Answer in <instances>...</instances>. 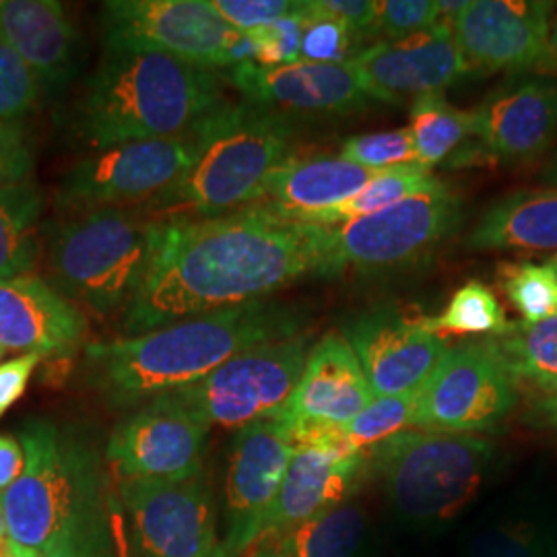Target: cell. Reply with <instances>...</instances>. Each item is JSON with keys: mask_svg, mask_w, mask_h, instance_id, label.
Listing matches in <instances>:
<instances>
[{"mask_svg": "<svg viewBox=\"0 0 557 557\" xmlns=\"http://www.w3.org/2000/svg\"><path fill=\"white\" fill-rule=\"evenodd\" d=\"M199 158L149 200L168 218H220L259 202L269 176L289 158L294 124L255 103H223L197 126Z\"/></svg>", "mask_w": 557, "mask_h": 557, "instance_id": "5", "label": "cell"}, {"mask_svg": "<svg viewBox=\"0 0 557 557\" xmlns=\"http://www.w3.org/2000/svg\"><path fill=\"white\" fill-rule=\"evenodd\" d=\"M341 158L368 170H388L418 163L409 128L349 137L341 145Z\"/></svg>", "mask_w": 557, "mask_h": 557, "instance_id": "38", "label": "cell"}, {"mask_svg": "<svg viewBox=\"0 0 557 557\" xmlns=\"http://www.w3.org/2000/svg\"><path fill=\"white\" fill-rule=\"evenodd\" d=\"M298 326L289 310L257 299L139 337L89 343L83 349V376L110 409L135 411L207 379L244 349L298 335Z\"/></svg>", "mask_w": 557, "mask_h": 557, "instance_id": "2", "label": "cell"}, {"mask_svg": "<svg viewBox=\"0 0 557 557\" xmlns=\"http://www.w3.org/2000/svg\"><path fill=\"white\" fill-rule=\"evenodd\" d=\"M436 184H440V180L432 174V170H428L419 163L380 170L379 174L370 180L356 197L341 202L329 211L314 213V215H308L299 221L335 227V225H343L347 221L379 213L382 209L393 207L400 200L409 199L428 188H434Z\"/></svg>", "mask_w": 557, "mask_h": 557, "instance_id": "31", "label": "cell"}, {"mask_svg": "<svg viewBox=\"0 0 557 557\" xmlns=\"http://www.w3.org/2000/svg\"><path fill=\"white\" fill-rule=\"evenodd\" d=\"M326 225L294 220L262 202L220 218L158 221L145 278L122 312V331L139 337L264 299L306 275H326Z\"/></svg>", "mask_w": 557, "mask_h": 557, "instance_id": "1", "label": "cell"}, {"mask_svg": "<svg viewBox=\"0 0 557 557\" xmlns=\"http://www.w3.org/2000/svg\"><path fill=\"white\" fill-rule=\"evenodd\" d=\"M419 391L397 397H374L361 413L343 428L347 444L363 453L366 448H374L407 428H413Z\"/></svg>", "mask_w": 557, "mask_h": 557, "instance_id": "34", "label": "cell"}, {"mask_svg": "<svg viewBox=\"0 0 557 557\" xmlns=\"http://www.w3.org/2000/svg\"><path fill=\"white\" fill-rule=\"evenodd\" d=\"M135 557H209L218 549L215 504L202 473L182 481L120 479Z\"/></svg>", "mask_w": 557, "mask_h": 557, "instance_id": "13", "label": "cell"}, {"mask_svg": "<svg viewBox=\"0 0 557 557\" xmlns=\"http://www.w3.org/2000/svg\"><path fill=\"white\" fill-rule=\"evenodd\" d=\"M0 32L34 71L41 96H57L75 79L81 36L62 2L0 0Z\"/></svg>", "mask_w": 557, "mask_h": 557, "instance_id": "23", "label": "cell"}, {"mask_svg": "<svg viewBox=\"0 0 557 557\" xmlns=\"http://www.w3.org/2000/svg\"><path fill=\"white\" fill-rule=\"evenodd\" d=\"M230 79L244 101L278 114H349L370 100L351 60L335 64L296 62L283 66L246 62L232 69Z\"/></svg>", "mask_w": 557, "mask_h": 557, "instance_id": "20", "label": "cell"}, {"mask_svg": "<svg viewBox=\"0 0 557 557\" xmlns=\"http://www.w3.org/2000/svg\"><path fill=\"white\" fill-rule=\"evenodd\" d=\"M209 425L172 395L131 411L112 430L103 457L120 479L182 481L202 473Z\"/></svg>", "mask_w": 557, "mask_h": 557, "instance_id": "14", "label": "cell"}, {"mask_svg": "<svg viewBox=\"0 0 557 557\" xmlns=\"http://www.w3.org/2000/svg\"><path fill=\"white\" fill-rule=\"evenodd\" d=\"M549 264H552V267H554V269H556V271H557V257H556V259L552 260V262H549Z\"/></svg>", "mask_w": 557, "mask_h": 557, "instance_id": "55", "label": "cell"}, {"mask_svg": "<svg viewBox=\"0 0 557 557\" xmlns=\"http://www.w3.org/2000/svg\"><path fill=\"white\" fill-rule=\"evenodd\" d=\"M541 178L545 180L549 186H557V156L554 158V161L543 170V176Z\"/></svg>", "mask_w": 557, "mask_h": 557, "instance_id": "52", "label": "cell"}, {"mask_svg": "<svg viewBox=\"0 0 557 557\" xmlns=\"http://www.w3.org/2000/svg\"><path fill=\"white\" fill-rule=\"evenodd\" d=\"M220 79L209 69L147 50H106L71 110L81 147L106 151L137 140L193 133L221 108Z\"/></svg>", "mask_w": 557, "mask_h": 557, "instance_id": "3", "label": "cell"}, {"mask_svg": "<svg viewBox=\"0 0 557 557\" xmlns=\"http://www.w3.org/2000/svg\"><path fill=\"white\" fill-rule=\"evenodd\" d=\"M478 250H556L557 186L496 200L467 239Z\"/></svg>", "mask_w": 557, "mask_h": 557, "instance_id": "26", "label": "cell"}, {"mask_svg": "<svg viewBox=\"0 0 557 557\" xmlns=\"http://www.w3.org/2000/svg\"><path fill=\"white\" fill-rule=\"evenodd\" d=\"M294 453L296 442L278 419H260L239 428L225 481L223 549L230 556H239L259 543Z\"/></svg>", "mask_w": 557, "mask_h": 557, "instance_id": "16", "label": "cell"}, {"mask_svg": "<svg viewBox=\"0 0 557 557\" xmlns=\"http://www.w3.org/2000/svg\"><path fill=\"white\" fill-rule=\"evenodd\" d=\"M460 213V197L440 182L379 213L329 227L326 275L416 264L457 230Z\"/></svg>", "mask_w": 557, "mask_h": 557, "instance_id": "8", "label": "cell"}, {"mask_svg": "<svg viewBox=\"0 0 557 557\" xmlns=\"http://www.w3.org/2000/svg\"><path fill=\"white\" fill-rule=\"evenodd\" d=\"M2 356H4V349H2V347H0V359H2Z\"/></svg>", "mask_w": 557, "mask_h": 557, "instance_id": "56", "label": "cell"}, {"mask_svg": "<svg viewBox=\"0 0 557 557\" xmlns=\"http://www.w3.org/2000/svg\"><path fill=\"white\" fill-rule=\"evenodd\" d=\"M379 172L341 156L287 158L267 180L259 202L294 220H304L356 197Z\"/></svg>", "mask_w": 557, "mask_h": 557, "instance_id": "25", "label": "cell"}, {"mask_svg": "<svg viewBox=\"0 0 557 557\" xmlns=\"http://www.w3.org/2000/svg\"><path fill=\"white\" fill-rule=\"evenodd\" d=\"M356 40L358 36L351 27L326 11L320 0L304 2L299 62H347V59L351 60V46Z\"/></svg>", "mask_w": 557, "mask_h": 557, "instance_id": "35", "label": "cell"}, {"mask_svg": "<svg viewBox=\"0 0 557 557\" xmlns=\"http://www.w3.org/2000/svg\"><path fill=\"white\" fill-rule=\"evenodd\" d=\"M409 133L418 151V163L432 170L475 137L473 112H462L442 94L421 96L411 106Z\"/></svg>", "mask_w": 557, "mask_h": 557, "instance_id": "29", "label": "cell"}, {"mask_svg": "<svg viewBox=\"0 0 557 557\" xmlns=\"http://www.w3.org/2000/svg\"><path fill=\"white\" fill-rule=\"evenodd\" d=\"M535 411H537L539 419L557 430V382L537 388V400H535Z\"/></svg>", "mask_w": 557, "mask_h": 557, "instance_id": "48", "label": "cell"}, {"mask_svg": "<svg viewBox=\"0 0 557 557\" xmlns=\"http://www.w3.org/2000/svg\"><path fill=\"white\" fill-rule=\"evenodd\" d=\"M517 380L485 338L450 347L421 386L413 428L471 436L498 428L517 407Z\"/></svg>", "mask_w": 557, "mask_h": 557, "instance_id": "12", "label": "cell"}, {"mask_svg": "<svg viewBox=\"0 0 557 557\" xmlns=\"http://www.w3.org/2000/svg\"><path fill=\"white\" fill-rule=\"evenodd\" d=\"M7 541H9V529H7V520H4L2 508H0V545Z\"/></svg>", "mask_w": 557, "mask_h": 557, "instance_id": "53", "label": "cell"}, {"mask_svg": "<svg viewBox=\"0 0 557 557\" xmlns=\"http://www.w3.org/2000/svg\"><path fill=\"white\" fill-rule=\"evenodd\" d=\"M502 287L522 322H541L557 314V271L552 264L510 262L499 267Z\"/></svg>", "mask_w": 557, "mask_h": 557, "instance_id": "33", "label": "cell"}, {"mask_svg": "<svg viewBox=\"0 0 557 557\" xmlns=\"http://www.w3.org/2000/svg\"><path fill=\"white\" fill-rule=\"evenodd\" d=\"M345 338L356 351L374 397L419 391L450 349L423 319H409L393 308H379L351 320Z\"/></svg>", "mask_w": 557, "mask_h": 557, "instance_id": "17", "label": "cell"}, {"mask_svg": "<svg viewBox=\"0 0 557 557\" xmlns=\"http://www.w3.org/2000/svg\"><path fill=\"white\" fill-rule=\"evenodd\" d=\"M499 358L515 380L531 384L535 391L557 382V314L541 322H520L490 337Z\"/></svg>", "mask_w": 557, "mask_h": 557, "instance_id": "30", "label": "cell"}, {"mask_svg": "<svg viewBox=\"0 0 557 557\" xmlns=\"http://www.w3.org/2000/svg\"><path fill=\"white\" fill-rule=\"evenodd\" d=\"M34 147L23 122H0V188L32 180Z\"/></svg>", "mask_w": 557, "mask_h": 557, "instance_id": "42", "label": "cell"}, {"mask_svg": "<svg viewBox=\"0 0 557 557\" xmlns=\"http://www.w3.org/2000/svg\"><path fill=\"white\" fill-rule=\"evenodd\" d=\"M363 465V453L354 448H296L260 539L281 537L322 510L345 502Z\"/></svg>", "mask_w": 557, "mask_h": 557, "instance_id": "24", "label": "cell"}, {"mask_svg": "<svg viewBox=\"0 0 557 557\" xmlns=\"http://www.w3.org/2000/svg\"><path fill=\"white\" fill-rule=\"evenodd\" d=\"M301 9H304V2H299L298 9L289 15H285L283 20L248 32V36L252 38L255 46H257V64H260V66H283V64L299 62V54H301Z\"/></svg>", "mask_w": 557, "mask_h": 557, "instance_id": "40", "label": "cell"}, {"mask_svg": "<svg viewBox=\"0 0 557 557\" xmlns=\"http://www.w3.org/2000/svg\"><path fill=\"white\" fill-rule=\"evenodd\" d=\"M213 9L220 13L239 34H248L264 25L283 20L294 13L299 2L296 0H211Z\"/></svg>", "mask_w": 557, "mask_h": 557, "instance_id": "41", "label": "cell"}, {"mask_svg": "<svg viewBox=\"0 0 557 557\" xmlns=\"http://www.w3.org/2000/svg\"><path fill=\"white\" fill-rule=\"evenodd\" d=\"M197 128L174 139L137 140L77 161L60 180L54 205L66 215L156 199L199 158Z\"/></svg>", "mask_w": 557, "mask_h": 557, "instance_id": "11", "label": "cell"}, {"mask_svg": "<svg viewBox=\"0 0 557 557\" xmlns=\"http://www.w3.org/2000/svg\"><path fill=\"white\" fill-rule=\"evenodd\" d=\"M425 326L444 338L450 335L498 337L510 329V322L496 294L479 281H469L450 298L440 317L425 320Z\"/></svg>", "mask_w": 557, "mask_h": 557, "instance_id": "32", "label": "cell"}, {"mask_svg": "<svg viewBox=\"0 0 557 557\" xmlns=\"http://www.w3.org/2000/svg\"><path fill=\"white\" fill-rule=\"evenodd\" d=\"M106 50H147L200 69H232L242 34L211 0H110L101 4Z\"/></svg>", "mask_w": 557, "mask_h": 557, "instance_id": "10", "label": "cell"}, {"mask_svg": "<svg viewBox=\"0 0 557 557\" xmlns=\"http://www.w3.org/2000/svg\"><path fill=\"white\" fill-rule=\"evenodd\" d=\"M469 557H557V547L531 522H498L479 531Z\"/></svg>", "mask_w": 557, "mask_h": 557, "instance_id": "36", "label": "cell"}, {"mask_svg": "<svg viewBox=\"0 0 557 557\" xmlns=\"http://www.w3.org/2000/svg\"><path fill=\"white\" fill-rule=\"evenodd\" d=\"M87 320L59 289L34 275L0 278V347L41 356H79Z\"/></svg>", "mask_w": 557, "mask_h": 557, "instance_id": "22", "label": "cell"}, {"mask_svg": "<svg viewBox=\"0 0 557 557\" xmlns=\"http://www.w3.org/2000/svg\"><path fill=\"white\" fill-rule=\"evenodd\" d=\"M46 557H116L108 512L83 522Z\"/></svg>", "mask_w": 557, "mask_h": 557, "instance_id": "43", "label": "cell"}, {"mask_svg": "<svg viewBox=\"0 0 557 557\" xmlns=\"http://www.w3.org/2000/svg\"><path fill=\"white\" fill-rule=\"evenodd\" d=\"M554 13V2L543 0H467L450 27L471 73L547 71Z\"/></svg>", "mask_w": 557, "mask_h": 557, "instance_id": "15", "label": "cell"}, {"mask_svg": "<svg viewBox=\"0 0 557 557\" xmlns=\"http://www.w3.org/2000/svg\"><path fill=\"white\" fill-rule=\"evenodd\" d=\"M48 269L64 298L98 317L126 310L151 257L153 223L126 209H96L50 225Z\"/></svg>", "mask_w": 557, "mask_h": 557, "instance_id": "6", "label": "cell"}, {"mask_svg": "<svg viewBox=\"0 0 557 557\" xmlns=\"http://www.w3.org/2000/svg\"><path fill=\"white\" fill-rule=\"evenodd\" d=\"M320 4L345 21L358 38L372 36L376 29V2L372 0H320Z\"/></svg>", "mask_w": 557, "mask_h": 557, "instance_id": "45", "label": "cell"}, {"mask_svg": "<svg viewBox=\"0 0 557 557\" xmlns=\"http://www.w3.org/2000/svg\"><path fill=\"white\" fill-rule=\"evenodd\" d=\"M308 359L304 335L260 343L221 363L207 379L172 397L209 428H246L273 418L298 386Z\"/></svg>", "mask_w": 557, "mask_h": 557, "instance_id": "9", "label": "cell"}, {"mask_svg": "<svg viewBox=\"0 0 557 557\" xmlns=\"http://www.w3.org/2000/svg\"><path fill=\"white\" fill-rule=\"evenodd\" d=\"M351 64L368 98L384 103L442 94L471 73L450 21L405 40L379 41L354 54Z\"/></svg>", "mask_w": 557, "mask_h": 557, "instance_id": "18", "label": "cell"}, {"mask_svg": "<svg viewBox=\"0 0 557 557\" xmlns=\"http://www.w3.org/2000/svg\"><path fill=\"white\" fill-rule=\"evenodd\" d=\"M41 195L32 180L0 188V278L25 277L40 259Z\"/></svg>", "mask_w": 557, "mask_h": 557, "instance_id": "27", "label": "cell"}, {"mask_svg": "<svg viewBox=\"0 0 557 557\" xmlns=\"http://www.w3.org/2000/svg\"><path fill=\"white\" fill-rule=\"evenodd\" d=\"M372 400L374 393L356 351L343 335L329 333L308 354L294 395L273 418L296 436L345 428Z\"/></svg>", "mask_w": 557, "mask_h": 557, "instance_id": "19", "label": "cell"}, {"mask_svg": "<svg viewBox=\"0 0 557 557\" xmlns=\"http://www.w3.org/2000/svg\"><path fill=\"white\" fill-rule=\"evenodd\" d=\"M209 557H232L230 556V554H227V552H225V549H223V547H218V549H215V552H213V554H211V556Z\"/></svg>", "mask_w": 557, "mask_h": 557, "instance_id": "54", "label": "cell"}, {"mask_svg": "<svg viewBox=\"0 0 557 557\" xmlns=\"http://www.w3.org/2000/svg\"><path fill=\"white\" fill-rule=\"evenodd\" d=\"M25 467L0 496L9 539L46 557L83 522L108 512L98 440L81 425L25 419L17 430Z\"/></svg>", "mask_w": 557, "mask_h": 557, "instance_id": "4", "label": "cell"}, {"mask_svg": "<svg viewBox=\"0 0 557 557\" xmlns=\"http://www.w3.org/2000/svg\"><path fill=\"white\" fill-rule=\"evenodd\" d=\"M250 557H285L277 549V545L273 541H259V547L252 552Z\"/></svg>", "mask_w": 557, "mask_h": 557, "instance_id": "50", "label": "cell"}, {"mask_svg": "<svg viewBox=\"0 0 557 557\" xmlns=\"http://www.w3.org/2000/svg\"><path fill=\"white\" fill-rule=\"evenodd\" d=\"M366 531V512L345 499L271 541L285 557H358Z\"/></svg>", "mask_w": 557, "mask_h": 557, "instance_id": "28", "label": "cell"}, {"mask_svg": "<svg viewBox=\"0 0 557 557\" xmlns=\"http://www.w3.org/2000/svg\"><path fill=\"white\" fill-rule=\"evenodd\" d=\"M494 460L485 440L405 430L372 448V467L403 518L438 524L478 496Z\"/></svg>", "mask_w": 557, "mask_h": 557, "instance_id": "7", "label": "cell"}, {"mask_svg": "<svg viewBox=\"0 0 557 557\" xmlns=\"http://www.w3.org/2000/svg\"><path fill=\"white\" fill-rule=\"evenodd\" d=\"M0 557H40L38 554H34V552H29V549H25V547H21L17 545L15 541H7V543H2L0 545Z\"/></svg>", "mask_w": 557, "mask_h": 557, "instance_id": "49", "label": "cell"}, {"mask_svg": "<svg viewBox=\"0 0 557 557\" xmlns=\"http://www.w3.org/2000/svg\"><path fill=\"white\" fill-rule=\"evenodd\" d=\"M473 119L485 158L504 163L535 160L556 139L557 81H510L479 106Z\"/></svg>", "mask_w": 557, "mask_h": 557, "instance_id": "21", "label": "cell"}, {"mask_svg": "<svg viewBox=\"0 0 557 557\" xmlns=\"http://www.w3.org/2000/svg\"><path fill=\"white\" fill-rule=\"evenodd\" d=\"M442 23L440 2L432 0H382L376 2V29L386 41L405 40Z\"/></svg>", "mask_w": 557, "mask_h": 557, "instance_id": "39", "label": "cell"}, {"mask_svg": "<svg viewBox=\"0 0 557 557\" xmlns=\"http://www.w3.org/2000/svg\"><path fill=\"white\" fill-rule=\"evenodd\" d=\"M25 455L17 436L0 434V496L21 478Z\"/></svg>", "mask_w": 557, "mask_h": 557, "instance_id": "46", "label": "cell"}, {"mask_svg": "<svg viewBox=\"0 0 557 557\" xmlns=\"http://www.w3.org/2000/svg\"><path fill=\"white\" fill-rule=\"evenodd\" d=\"M75 361H77V356H69V354L44 358L40 366L41 382L50 384V386H62L66 379L73 374Z\"/></svg>", "mask_w": 557, "mask_h": 557, "instance_id": "47", "label": "cell"}, {"mask_svg": "<svg viewBox=\"0 0 557 557\" xmlns=\"http://www.w3.org/2000/svg\"><path fill=\"white\" fill-rule=\"evenodd\" d=\"M41 98L34 71L0 32V122H23Z\"/></svg>", "mask_w": 557, "mask_h": 557, "instance_id": "37", "label": "cell"}, {"mask_svg": "<svg viewBox=\"0 0 557 557\" xmlns=\"http://www.w3.org/2000/svg\"><path fill=\"white\" fill-rule=\"evenodd\" d=\"M46 356L41 354H23L20 358L0 363V419L4 418L15 403L25 395L29 380L40 370Z\"/></svg>", "mask_w": 557, "mask_h": 557, "instance_id": "44", "label": "cell"}, {"mask_svg": "<svg viewBox=\"0 0 557 557\" xmlns=\"http://www.w3.org/2000/svg\"><path fill=\"white\" fill-rule=\"evenodd\" d=\"M549 46H552V60L554 69H557V11L552 17V32H549Z\"/></svg>", "mask_w": 557, "mask_h": 557, "instance_id": "51", "label": "cell"}]
</instances>
